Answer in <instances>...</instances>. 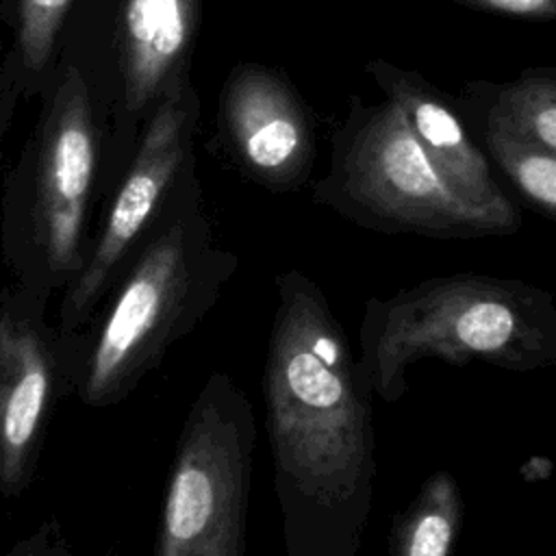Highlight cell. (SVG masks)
Returning a JSON list of instances; mask_svg holds the SVG:
<instances>
[{
    "mask_svg": "<svg viewBox=\"0 0 556 556\" xmlns=\"http://www.w3.org/2000/svg\"><path fill=\"white\" fill-rule=\"evenodd\" d=\"M256 434L243 389L213 371L180 428L154 556H245Z\"/></svg>",
    "mask_w": 556,
    "mask_h": 556,
    "instance_id": "obj_7",
    "label": "cell"
},
{
    "mask_svg": "<svg viewBox=\"0 0 556 556\" xmlns=\"http://www.w3.org/2000/svg\"><path fill=\"white\" fill-rule=\"evenodd\" d=\"M4 176L0 254L11 285L50 308L80 271L100 204L102 137L80 76L63 61Z\"/></svg>",
    "mask_w": 556,
    "mask_h": 556,
    "instance_id": "obj_4",
    "label": "cell"
},
{
    "mask_svg": "<svg viewBox=\"0 0 556 556\" xmlns=\"http://www.w3.org/2000/svg\"><path fill=\"white\" fill-rule=\"evenodd\" d=\"M237 267L213 237L193 163L91 321L63 341L70 395L89 408L126 400L208 315Z\"/></svg>",
    "mask_w": 556,
    "mask_h": 556,
    "instance_id": "obj_2",
    "label": "cell"
},
{
    "mask_svg": "<svg viewBox=\"0 0 556 556\" xmlns=\"http://www.w3.org/2000/svg\"><path fill=\"white\" fill-rule=\"evenodd\" d=\"M313 202L389 235L478 239L517 232L447 185L389 100L376 109H352Z\"/></svg>",
    "mask_w": 556,
    "mask_h": 556,
    "instance_id": "obj_6",
    "label": "cell"
},
{
    "mask_svg": "<svg viewBox=\"0 0 556 556\" xmlns=\"http://www.w3.org/2000/svg\"><path fill=\"white\" fill-rule=\"evenodd\" d=\"M13 122V113L7 109V100H4V87H2V52H0V143L2 137L7 132V128Z\"/></svg>",
    "mask_w": 556,
    "mask_h": 556,
    "instance_id": "obj_18",
    "label": "cell"
},
{
    "mask_svg": "<svg viewBox=\"0 0 556 556\" xmlns=\"http://www.w3.org/2000/svg\"><path fill=\"white\" fill-rule=\"evenodd\" d=\"M219 117L230 152L250 178L274 191L293 189L306 178L311 126L278 74L256 63L235 67L222 91Z\"/></svg>",
    "mask_w": 556,
    "mask_h": 556,
    "instance_id": "obj_10",
    "label": "cell"
},
{
    "mask_svg": "<svg viewBox=\"0 0 556 556\" xmlns=\"http://www.w3.org/2000/svg\"><path fill=\"white\" fill-rule=\"evenodd\" d=\"M486 146L517 191L539 213L556 219V156L489 126Z\"/></svg>",
    "mask_w": 556,
    "mask_h": 556,
    "instance_id": "obj_15",
    "label": "cell"
},
{
    "mask_svg": "<svg viewBox=\"0 0 556 556\" xmlns=\"http://www.w3.org/2000/svg\"><path fill=\"white\" fill-rule=\"evenodd\" d=\"M476 11L500 13L519 20H556V0H452Z\"/></svg>",
    "mask_w": 556,
    "mask_h": 556,
    "instance_id": "obj_17",
    "label": "cell"
},
{
    "mask_svg": "<svg viewBox=\"0 0 556 556\" xmlns=\"http://www.w3.org/2000/svg\"><path fill=\"white\" fill-rule=\"evenodd\" d=\"M263 363L285 556H358L378 476L374 389L321 285L276 276Z\"/></svg>",
    "mask_w": 556,
    "mask_h": 556,
    "instance_id": "obj_1",
    "label": "cell"
},
{
    "mask_svg": "<svg viewBox=\"0 0 556 556\" xmlns=\"http://www.w3.org/2000/svg\"><path fill=\"white\" fill-rule=\"evenodd\" d=\"M74 0H0V22L11 30L2 52V87L7 109L39 98L54 74L61 35Z\"/></svg>",
    "mask_w": 556,
    "mask_h": 556,
    "instance_id": "obj_12",
    "label": "cell"
},
{
    "mask_svg": "<svg viewBox=\"0 0 556 556\" xmlns=\"http://www.w3.org/2000/svg\"><path fill=\"white\" fill-rule=\"evenodd\" d=\"M365 72L376 80L387 100L400 109L447 185L469 204L519 230L521 211L493 178L489 161L465 132L454 106L413 70L374 59L365 65Z\"/></svg>",
    "mask_w": 556,
    "mask_h": 556,
    "instance_id": "obj_11",
    "label": "cell"
},
{
    "mask_svg": "<svg viewBox=\"0 0 556 556\" xmlns=\"http://www.w3.org/2000/svg\"><path fill=\"white\" fill-rule=\"evenodd\" d=\"M430 358L513 374L554 367V295L521 278L458 271L365 302L358 361L374 395L400 402L408 391V367Z\"/></svg>",
    "mask_w": 556,
    "mask_h": 556,
    "instance_id": "obj_3",
    "label": "cell"
},
{
    "mask_svg": "<svg viewBox=\"0 0 556 556\" xmlns=\"http://www.w3.org/2000/svg\"><path fill=\"white\" fill-rule=\"evenodd\" d=\"M463 517L465 500L454 473H428L410 504L391 521L389 556H452Z\"/></svg>",
    "mask_w": 556,
    "mask_h": 556,
    "instance_id": "obj_13",
    "label": "cell"
},
{
    "mask_svg": "<svg viewBox=\"0 0 556 556\" xmlns=\"http://www.w3.org/2000/svg\"><path fill=\"white\" fill-rule=\"evenodd\" d=\"M486 126L556 156V72L532 70L497 85Z\"/></svg>",
    "mask_w": 556,
    "mask_h": 556,
    "instance_id": "obj_14",
    "label": "cell"
},
{
    "mask_svg": "<svg viewBox=\"0 0 556 556\" xmlns=\"http://www.w3.org/2000/svg\"><path fill=\"white\" fill-rule=\"evenodd\" d=\"M0 556H74L72 543L56 519H46Z\"/></svg>",
    "mask_w": 556,
    "mask_h": 556,
    "instance_id": "obj_16",
    "label": "cell"
},
{
    "mask_svg": "<svg viewBox=\"0 0 556 556\" xmlns=\"http://www.w3.org/2000/svg\"><path fill=\"white\" fill-rule=\"evenodd\" d=\"M200 0H74L59 61L83 80L102 137L100 206L167 91L191 76Z\"/></svg>",
    "mask_w": 556,
    "mask_h": 556,
    "instance_id": "obj_5",
    "label": "cell"
},
{
    "mask_svg": "<svg viewBox=\"0 0 556 556\" xmlns=\"http://www.w3.org/2000/svg\"><path fill=\"white\" fill-rule=\"evenodd\" d=\"M48 311L24 291H0V493L33 482L48 426L70 395L67 352Z\"/></svg>",
    "mask_w": 556,
    "mask_h": 556,
    "instance_id": "obj_9",
    "label": "cell"
},
{
    "mask_svg": "<svg viewBox=\"0 0 556 556\" xmlns=\"http://www.w3.org/2000/svg\"><path fill=\"white\" fill-rule=\"evenodd\" d=\"M104 556H113V554H104Z\"/></svg>",
    "mask_w": 556,
    "mask_h": 556,
    "instance_id": "obj_19",
    "label": "cell"
},
{
    "mask_svg": "<svg viewBox=\"0 0 556 556\" xmlns=\"http://www.w3.org/2000/svg\"><path fill=\"white\" fill-rule=\"evenodd\" d=\"M198 122L200 100L189 76L159 102L130 163L102 202L85 263L56 302L54 328L61 341L76 337L91 321L178 180L195 163Z\"/></svg>",
    "mask_w": 556,
    "mask_h": 556,
    "instance_id": "obj_8",
    "label": "cell"
}]
</instances>
